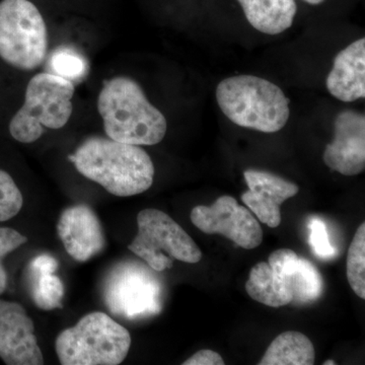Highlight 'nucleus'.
<instances>
[{
    "mask_svg": "<svg viewBox=\"0 0 365 365\" xmlns=\"http://www.w3.org/2000/svg\"><path fill=\"white\" fill-rule=\"evenodd\" d=\"M106 134L133 145H155L165 138L167 120L141 86L126 76L106 81L98 98Z\"/></svg>",
    "mask_w": 365,
    "mask_h": 365,
    "instance_id": "2",
    "label": "nucleus"
},
{
    "mask_svg": "<svg viewBox=\"0 0 365 365\" xmlns=\"http://www.w3.org/2000/svg\"><path fill=\"white\" fill-rule=\"evenodd\" d=\"M304 1L307 2V4H313V6H318V4H321L325 0H304Z\"/></svg>",
    "mask_w": 365,
    "mask_h": 365,
    "instance_id": "26",
    "label": "nucleus"
},
{
    "mask_svg": "<svg viewBox=\"0 0 365 365\" xmlns=\"http://www.w3.org/2000/svg\"><path fill=\"white\" fill-rule=\"evenodd\" d=\"M34 285L32 297L36 306L44 311L61 307L64 297V285L55 273L32 275Z\"/></svg>",
    "mask_w": 365,
    "mask_h": 365,
    "instance_id": "19",
    "label": "nucleus"
},
{
    "mask_svg": "<svg viewBox=\"0 0 365 365\" xmlns=\"http://www.w3.org/2000/svg\"><path fill=\"white\" fill-rule=\"evenodd\" d=\"M50 66L55 74L71 81L83 76L86 71L83 59L71 50H58L55 52Z\"/></svg>",
    "mask_w": 365,
    "mask_h": 365,
    "instance_id": "21",
    "label": "nucleus"
},
{
    "mask_svg": "<svg viewBox=\"0 0 365 365\" xmlns=\"http://www.w3.org/2000/svg\"><path fill=\"white\" fill-rule=\"evenodd\" d=\"M58 266V261L54 257L50 255H40L31 262V274L39 275V274L55 273Z\"/></svg>",
    "mask_w": 365,
    "mask_h": 365,
    "instance_id": "24",
    "label": "nucleus"
},
{
    "mask_svg": "<svg viewBox=\"0 0 365 365\" xmlns=\"http://www.w3.org/2000/svg\"><path fill=\"white\" fill-rule=\"evenodd\" d=\"M0 359L9 365L44 364L33 319L18 302L0 299Z\"/></svg>",
    "mask_w": 365,
    "mask_h": 365,
    "instance_id": "10",
    "label": "nucleus"
},
{
    "mask_svg": "<svg viewBox=\"0 0 365 365\" xmlns=\"http://www.w3.org/2000/svg\"><path fill=\"white\" fill-rule=\"evenodd\" d=\"M314 348L306 335L295 331L280 334L269 346L259 365H312Z\"/></svg>",
    "mask_w": 365,
    "mask_h": 365,
    "instance_id": "16",
    "label": "nucleus"
},
{
    "mask_svg": "<svg viewBox=\"0 0 365 365\" xmlns=\"http://www.w3.org/2000/svg\"><path fill=\"white\" fill-rule=\"evenodd\" d=\"M327 167L344 176L365 169V117L359 112H341L336 118L335 138L323 155Z\"/></svg>",
    "mask_w": 365,
    "mask_h": 365,
    "instance_id": "11",
    "label": "nucleus"
},
{
    "mask_svg": "<svg viewBox=\"0 0 365 365\" xmlns=\"http://www.w3.org/2000/svg\"><path fill=\"white\" fill-rule=\"evenodd\" d=\"M28 241L25 235L9 227H0V295L4 294L7 285V275L2 260L7 255Z\"/></svg>",
    "mask_w": 365,
    "mask_h": 365,
    "instance_id": "22",
    "label": "nucleus"
},
{
    "mask_svg": "<svg viewBox=\"0 0 365 365\" xmlns=\"http://www.w3.org/2000/svg\"><path fill=\"white\" fill-rule=\"evenodd\" d=\"M329 93L345 103L365 97V39L355 41L334 60L327 78Z\"/></svg>",
    "mask_w": 365,
    "mask_h": 365,
    "instance_id": "14",
    "label": "nucleus"
},
{
    "mask_svg": "<svg viewBox=\"0 0 365 365\" xmlns=\"http://www.w3.org/2000/svg\"><path fill=\"white\" fill-rule=\"evenodd\" d=\"M68 160L83 177L112 195H138L153 186L155 167L139 145L93 136L81 143Z\"/></svg>",
    "mask_w": 365,
    "mask_h": 365,
    "instance_id": "1",
    "label": "nucleus"
},
{
    "mask_svg": "<svg viewBox=\"0 0 365 365\" xmlns=\"http://www.w3.org/2000/svg\"><path fill=\"white\" fill-rule=\"evenodd\" d=\"M347 279L353 292L365 299V225H359L347 254Z\"/></svg>",
    "mask_w": 365,
    "mask_h": 365,
    "instance_id": "17",
    "label": "nucleus"
},
{
    "mask_svg": "<svg viewBox=\"0 0 365 365\" xmlns=\"http://www.w3.org/2000/svg\"><path fill=\"white\" fill-rule=\"evenodd\" d=\"M309 242L314 253L322 258H330L335 255V249L331 245L325 223L318 218H314L309 223Z\"/></svg>",
    "mask_w": 365,
    "mask_h": 365,
    "instance_id": "23",
    "label": "nucleus"
},
{
    "mask_svg": "<svg viewBox=\"0 0 365 365\" xmlns=\"http://www.w3.org/2000/svg\"><path fill=\"white\" fill-rule=\"evenodd\" d=\"M323 292V278L318 268L307 259L299 258L294 276V302H314Z\"/></svg>",
    "mask_w": 365,
    "mask_h": 365,
    "instance_id": "18",
    "label": "nucleus"
},
{
    "mask_svg": "<svg viewBox=\"0 0 365 365\" xmlns=\"http://www.w3.org/2000/svg\"><path fill=\"white\" fill-rule=\"evenodd\" d=\"M191 220L204 234L222 235L241 248L255 249L263 241L260 223L232 196L220 197L211 206H196Z\"/></svg>",
    "mask_w": 365,
    "mask_h": 365,
    "instance_id": "9",
    "label": "nucleus"
},
{
    "mask_svg": "<svg viewBox=\"0 0 365 365\" xmlns=\"http://www.w3.org/2000/svg\"><path fill=\"white\" fill-rule=\"evenodd\" d=\"M336 362L334 360H327V361L324 362V365H335Z\"/></svg>",
    "mask_w": 365,
    "mask_h": 365,
    "instance_id": "27",
    "label": "nucleus"
},
{
    "mask_svg": "<svg viewBox=\"0 0 365 365\" xmlns=\"http://www.w3.org/2000/svg\"><path fill=\"white\" fill-rule=\"evenodd\" d=\"M184 365H223L225 361L217 352L200 350L182 364Z\"/></svg>",
    "mask_w": 365,
    "mask_h": 365,
    "instance_id": "25",
    "label": "nucleus"
},
{
    "mask_svg": "<svg viewBox=\"0 0 365 365\" xmlns=\"http://www.w3.org/2000/svg\"><path fill=\"white\" fill-rule=\"evenodd\" d=\"M57 230L64 249L74 260H90L105 248L104 230L97 215L88 206L66 209L60 216Z\"/></svg>",
    "mask_w": 365,
    "mask_h": 365,
    "instance_id": "13",
    "label": "nucleus"
},
{
    "mask_svg": "<svg viewBox=\"0 0 365 365\" xmlns=\"http://www.w3.org/2000/svg\"><path fill=\"white\" fill-rule=\"evenodd\" d=\"M216 100L223 114L237 126L275 133L289 119V101L267 79L237 76L223 79L216 88Z\"/></svg>",
    "mask_w": 365,
    "mask_h": 365,
    "instance_id": "3",
    "label": "nucleus"
},
{
    "mask_svg": "<svg viewBox=\"0 0 365 365\" xmlns=\"http://www.w3.org/2000/svg\"><path fill=\"white\" fill-rule=\"evenodd\" d=\"M48 44L47 26L33 2H0V57L4 62L21 71H34L45 61Z\"/></svg>",
    "mask_w": 365,
    "mask_h": 365,
    "instance_id": "6",
    "label": "nucleus"
},
{
    "mask_svg": "<svg viewBox=\"0 0 365 365\" xmlns=\"http://www.w3.org/2000/svg\"><path fill=\"white\" fill-rule=\"evenodd\" d=\"M24 198L13 178L0 170V222L11 220L23 207Z\"/></svg>",
    "mask_w": 365,
    "mask_h": 365,
    "instance_id": "20",
    "label": "nucleus"
},
{
    "mask_svg": "<svg viewBox=\"0 0 365 365\" xmlns=\"http://www.w3.org/2000/svg\"><path fill=\"white\" fill-rule=\"evenodd\" d=\"M249 191L242 195V202L269 227H279L281 204L299 193L294 182L265 170H247L244 173Z\"/></svg>",
    "mask_w": 365,
    "mask_h": 365,
    "instance_id": "12",
    "label": "nucleus"
},
{
    "mask_svg": "<svg viewBox=\"0 0 365 365\" xmlns=\"http://www.w3.org/2000/svg\"><path fill=\"white\" fill-rule=\"evenodd\" d=\"M73 81L55 73L36 74L26 86L25 102L16 112L9 132L16 141L32 143L44 133V128L61 129L71 119L73 105Z\"/></svg>",
    "mask_w": 365,
    "mask_h": 365,
    "instance_id": "5",
    "label": "nucleus"
},
{
    "mask_svg": "<svg viewBox=\"0 0 365 365\" xmlns=\"http://www.w3.org/2000/svg\"><path fill=\"white\" fill-rule=\"evenodd\" d=\"M105 300L116 316L136 319L160 311V287L148 271L124 263L115 267L106 281Z\"/></svg>",
    "mask_w": 365,
    "mask_h": 365,
    "instance_id": "8",
    "label": "nucleus"
},
{
    "mask_svg": "<svg viewBox=\"0 0 365 365\" xmlns=\"http://www.w3.org/2000/svg\"><path fill=\"white\" fill-rule=\"evenodd\" d=\"M130 333L107 314L95 312L59 334L56 353L63 365H117L126 359Z\"/></svg>",
    "mask_w": 365,
    "mask_h": 365,
    "instance_id": "4",
    "label": "nucleus"
},
{
    "mask_svg": "<svg viewBox=\"0 0 365 365\" xmlns=\"http://www.w3.org/2000/svg\"><path fill=\"white\" fill-rule=\"evenodd\" d=\"M247 20L259 32L278 35L294 24L297 6L294 0H237Z\"/></svg>",
    "mask_w": 365,
    "mask_h": 365,
    "instance_id": "15",
    "label": "nucleus"
},
{
    "mask_svg": "<svg viewBox=\"0 0 365 365\" xmlns=\"http://www.w3.org/2000/svg\"><path fill=\"white\" fill-rule=\"evenodd\" d=\"M138 232L128 249L157 272L170 269L174 260L195 264L202 253L195 242L170 215L148 208L137 216Z\"/></svg>",
    "mask_w": 365,
    "mask_h": 365,
    "instance_id": "7",
    "label": "nucleus"
}]
</instances>
